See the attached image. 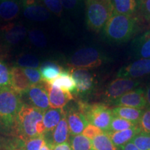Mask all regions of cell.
<instances>
[{
  "mask_svg": "<svg viewBox=\"0 0 150 150\" xmlns=\"http://www.w3.org/2000/svg\"><path fill=\"white\" fill-rule=\"evenodd\" d=\"M76 83L74 94L79 96L88 95L95 88V75L87 69L69 68Z\"/></svg>",
  "mask_w": 150,
  "mask_h": 150,
  "instance_id": "9",
  "label": "cell"
},
{
  "mask_svg": "<svg viewBox=\"0 0 150 150\" xmlns=\"http://www.w3.org/2000/svg\"><path fill=\"white\" fill-rule=\"evenodd\" d=\"M136 126H138V125L131 122L130 121L127 120L123 119V118L113 115L108 131L115 132V131H124Z\"/></svg>",
  "mask_w": 150,
  "mask_h": 150,
  "instance_id": "29",
  "label": "cell"
},
{
  "mask_svg": "<svg viewBox=\"0 0 150 150\" xmlns=\"http://www.w3.org/2000/svg\"><path fill=\"white\" fill-rule=\"evenodd\" d=\"M119 150H140L133 142H129L126 145H123L122 147H120Z\"/></svg>",
  "mask_w": 150,
  "mask_h": 150,
  "instance_id": "42",
  "label": "cell"
},
{
  "mask_svg": "<svg viewBox=\"0 0 150 150\" xmlns=\"http://www.w3.org/2000/svg\"><path fill=\"white\" fill-rule=\"evenodd\" d=\"M0 147H1V146H0Z\"/></svg>",
  "mask_w": 150,
  "mask_h": 150,
  "instance_id": "45",
  "label": "cell"
},
{
  "mask_svg": "<svg viewBox=\"0 0 150 150\" xmlns=\"http://www.w3.org/2000/svg\"><path fill=\"white\" fill-rule=\"evenodd\" d=\"M77 106L89 124L98 127L104 132L109 131L113 115L112 109L107 104L104 103L90 104L79 101L77 102Z\"/></svg>",
  "mask_w": 150,
  "mask_h": 150,
  "instance_id": "5",
  "label": "cell"
},
{
  "mask_svg": "<svg viewBox=\"0 0 150 150\" xmlns=\"http://www.w3.org/2000/svg\"><path fill=\"white\" fill-rule=\"evenodd\" d=\"M138 19L135 16L120 14L113 11L103 29L104 37L110 42H125L129 40L138 30Z\"/></svg>",
  "mask_w": 150,
  "mask_h": 150,
  "instance_id": "3",
  "label": "cell"
},
{
  "mask_svg": "<svg viewBox=\"0 0 150 150\" xmlns=\"http://www.w3.org/2000/svg\"><path fill=\"white\" fill-rule=\"evenodd\" d=\"M145 97L147 100V104L150 108V83L146 87L145 90Z\"/></svg>",
  "mask_w": 150,
  "mask_h": 150,
  "instance_id": "43",
  "label": "cell"
},
{
  "mask_svg": "<svg viewBox=\"0 0 150 150\" xmlns=\"http://www.w3.org/2000/svg\"><path fill=\"white\" fill-rule=\"evenodd\" d=\"M43 115L42 110L22 103L17 117L16 137L26 139L44 135L45 128Z\"/></svg>",
  "mask_w": 150,
  "mask_h": 150,
  "instance_id": "2",
  "label": "cell"
},
{
  "mask_svg": "<svg viewBox=\"0 0 150 150\" xmlns=\"http://www.w3.org/2000/svg\"><path fill=\"white\" fill-rule=\"evenodd\" d=\"M16 67L22 68H38L40 65L39 59L35 56L29 54H23L19 55L16 61Z\"/></svg>",
  "mask_w": 150,
  "mask_h": 150,
  "instance_id": "27",
  "label": "cell"
},
{
  "mask_svg": "<svg viewBox=\"0 0 150 150\" xmlns=\"http://www.w3.org/2000/svg\"><path fill=\"white\" fill-rule=\"evenodd\" d=\"M22 104V96L12 88H0L1 134L16 137L17 117Z\"/></svg>",
  "mask_w": 150,
  "mask_h": 150,
  "instance_id": "1",
  "label": "cell"
},
{
  "mask_svg": "<svg viewBox=\"0 0 150 150\" xmlns=\"http://www.w3.org/2000/svg\"><path fill=\"white\" fill-rule=\"evenodd\" d=\"M70 135L68 124L65 113L61 120L52 132L44 134L45 140L47 143L52 146H55L67 142Z\"/></svg>",
  "mask_w": 150,
  "mask_h": 150,
  "instance_id": "16",
  "label": "cell"
},
{
  "mask_svg": "<svg viewBox=\"0 0 150 150\" xmlns=\"http://www.w3.org/2000/svg\"><path fill=\"white\" fill-rule=\"evenodd\" d=\"M106 56L94 47L81 48L69 58L67 65L70 68L93 69L106 61Z\"/></svg>",
  "mask_w": 150,
  "mask_h": 150,
  "instance_id": "6",
  "label": "cell"
},
{
  "mask_svg": "<svg viewBox=\"0 0 150 150\" xmlns=\"http://www.w3.org/2000/svg\"><path fill=\"white\" fill-rule=\"evenodd\" d=\"M63 108H49L44 112L43 123H44L45 133H50L55 129L59 122L65 115Z\"/></svg>",
  "mask_w": 150,
  "mask_h": 150,
  "instance_id": "22",
  "label": "cell"
},
{
  "mask_svg": "<svg viewBox=\"0 0 150 150\" xmlns=\"http://www.w3.org/2000/svg\"><path fill=\"white\" fill-rule=\"evenodd\" d=\"M31 86L36 85L42 81V75L40 70L34 68H22Z\"/></svg>",
  "mask_w": 150,
  "mask_h": 150,
  "instance_id": "35",
  "label": "cell"
},
{
  "mask_svg": "<svg viewBox=\"0 0 150 150\" xmlns=\"http://www.w3.org/2000/svg\"><path fill=\"white\" fill-rule=\"evenodd\" d=\"M112 112L114 116L123 118L139 125L143 110L126 106H115L112 108Z\"/></svg>",
  "mask_w": 150,
  "mask_h": 150,
  "instance_id": "23",
  "label": "cell"
},
{
  "mask_svg": "<svg viewBox=\"0 0 150 150\" xmlns=\"http://www.w3.org/2000/svg\"><path fill=\"white\" fill-rule=\"evenodd\" d=\"M10 81L11 87L21 96L31 86L23 69L20 67H12L10 69Z\"/></svg>",
  "mask_w": 150,
  "mask_h": 150,
  "instance_id": "17",
  "label": "cell"
},
{
  "mask_svg": "<svg viewBox=\"0 0 150 150\" xmlns=\"http://www.w3.org/2000/svg\"><path fill=\"white\" fill-rule=\"evenodd\" d=\"M108 105L144 109L147 105L145 91L141 88L134 89L112 101Z\"/></svg>",
  "mask_w": 150,
  "mask_h": 150,
  "instance_id": "10",
  "label": "cell"
},
{
  "mask_svg": "<svg viewBox=\"0 0 150 150\" xmlns=\"http://www.w3.org/2000/svg\"><path fill=\"white\" fill-rule=\"evenodd\" d=\"M22 0H0V19L11 22L19 16Z\"/></svg>",
  "mask_w": 150,
  "mask_h": 150,
  "instance_id": "18",
  "label": "cell"
},
{
  "mask_svg": "<svg viewBox=\"0 0 150 150\" xmlns=\"http://www.w3.org/2000/svg\"></svg>",
  "mask_w": 150,
  "mask_h": 150,
  "instance_id": "46",
  "label": "cell"
},
{
  "mask_svg": "<svg viewBox=\"0 0 150 150\" xmlns=\"http://www.w3.org/2000/svg\"><path fill=\"white\" fill-rule=\"evenodd\" d=\"M49 11L57 16H61L63 11L61 0H40Z\"/></svg>",
  "mask_w": 150,
  "mask_h": 150,
  "instance_id": "33",
  "label": "cell"
},
{
  "mask_svg": "<svg viewBox=\"0 0 150 150\" xmlns=\"http://www.w3.org/2000/svg\"><path fill=\"white\" fill-rule=\"evenodd\" d=\"M4 150H25L17 137H13L11 140L6 141L4 143Z\"/></svg>",
  "mask_w": 150,
  "mask_h": 150,
  "instance_id": "38",
  "label": "cell"
},
{
  "mask_svg": "<svg viewBox=\"0 0 150 150\" xmlns=\"http://www.w3.org/2000/svg\"><path fill=\"white\" fill-rule=\"evenodd\" d=\"M140 84L139 81L133 79L117 78L106 86L103 93V99L108 105L122 95L135 89Z\"/></svg>",
  "mask_w": 150,
  "mask_h": 150,
  "instance_id": "7",
  "label": "cell"
},
{
  "mask_svg": "<svg viewBox=\"0 0 150 150\" xmlns=\"http://www.w3.org/2000/svg\"><path fill=\"white\" fill-rule=\"evenodd\" d=\"M63 8L66 10H72L77 6L80 0H61Z\"/></svg>",
  "mask_w": 150,
  "mask_h": 150,
  "instance_id": "40",
  "label": "cell"
},
{
  "mask_svg": "<svg viewBox=\"0 0 150 150\" xmlns=\"http://www.w3.org/2000/svg\"><path fill=\"white\" fill-rule=\"evenodd\" d=\"M52 86L59 88L63 91L74 93L76 90V83L69 70H63L59 76L55 79L49 82Z\"/></svg>",
  "mask_w": 150,
  "mask_h": 150,
  "instance_id": "24",
  "label": "cell"
},
{
  "mask_svg": "<svg viewBox=\"0 0 150 150\" xmlns=\"http://www.w3.org/2000/svg\"><path fill=\"white\" fill-rule=\"evenodd\" d=\"M11 87L10 70L3 60L0 59V88Z\"/></svg>",
  "mask_w": 150,
  "mask_h": 150,
  "instance_id": "34",
  "label": "cell"
},
{
  "mask_svg": "<svg viewBox=\"0 0 150 150\" xmlns=\"http://www.w3.org/2000/svg\"><path fill=\"white\" fill-rule=\"evenodd\" d=\"M134 56L138 59H150V31L136 38L133 43Z\"/></svg>",
  "mask_w": 150,
  "mask_h": 150,
  "instance_id": "21",
  "label": "cell"
},
{
  "mask_svg": "<svg viewBox=\"0 0 150 150\" xmlns=\"http://www.w3.org/2000/svg\"><path fill=\"white\" fill-rule=\"evenodd\" d=\"M23 14L26 18L34 22H43L50 18V11L40 0H22Z\"/></svg>",
  "mask_w": 150,
  "mask_h": 150,
  "instance_id": "13",
  "label": "cell"
},
{
  "mask_svg": "<svg viewBox=\"0 0 150 150\" xmlns=\"http://www.w3.org/2000/svg\"><path fill=\"white\" fill-rule=\"evenodd\" d=\"M29 39L33 45L39 48H43L46 46L47 40L44 33L39 29H33L28 33Z\"/></svg>",
  "mask_w": 150,
  "mask_h": 150,
  "instance_id": "31",
  "label": "cell"
},
{
  "mask_svg": "<svg viewBox=\"0 0 150 150\" xmlns=\"http://www.w3.org/2000/svg\"><path fill=\"white\" fill-rule=\"evenodd\" d=\"M111 2L116 13L135 16L140 10L142 0H111Z\"/></svg>",
  "mask_w": 150,
  "mask_h": 150,
  "instance_id": "20",
  "label": "cell"
},
{
  "mask_svg": "<svg viewBox=\"0 0 150 150\" xmlns=\"http://www.w3.org/2000/svg\"><path fill=\"white\" fill-rule=\"evenodd\" d=\"M53 147L54 146H52V145H50V144L47 143V142L45 141V143L42 145V147H40V150H52Z\"/></svg>",
  "mask_w": 150,
  "mask_h": 150,
  "instance_id": "44",
  "label": "cell"
},
{
  "mask_svg": "<svg viewBox=\"0 0 150 150\" xmlns=\"http://www.w3.org/2000/svg\"><path fill=\"white\" fill-rule=\"evenodd\" d=\"M91 141L95 150H119L105 132L95 137Z\"/></svg>",
  "mask_w": 150,
  "mask_h": 150,
  "instance_id": "26",
  "label": "cell"
},
{
  "mask_svg": "<svg viewBox=\"0 0 150 150\" xmlns=\"http://www.w3.org/2000/svg\"><path fill=\"white\" fill-rule=\"evenodd\" d=\"M86 5V21L92 31L104 29L113 13L111 0H84Z\"/></svg>",
  "mask_w": 150,
  "mask_h": 150,
  "instance_id": "4",
  "label": "cell"
},
{
  "mask_svg": "<svg viewBox=\"0 0 150 150\" xmlns=\"http://www.w3.org/2000/svg\"><path fill=\"white\" fill-rule=\"evenodd\" d=\"M149 74H150V59H140L121 67L117 73V77L136 79Z\"/></svg>",
  "mask_w": 150,
  "mask_h": 150,
  "instance_id": "12",
  "label": "cell"
},
{
  "mask_svg": "<svg viewBox=\"0 0 150 150\" xmlns=\"http://www.w3.org/2000/svg\"><path fill=\"white\" fill-rule=\"evenodd\" d=\"M140 150H150V134L141 131L131 140Z\"/></svg>",
  "mask_w": 150,
  "mask_h": 150,
  "instance_id": "32",
  "label": "cell"
},
{
  "mask_svg": "<svg viewBox=\"0 0 150 150\" xmlns=\"http://www.w3.org/2000/svg\"><path fill=\"white\" fill-rule=\"evenodd\" d=\"M27 29L23 24L9 22L0 28V42L7 50L21 42L27 35Z\"/></svg>",
  "mask_w": 150,
  "mask_h": 150,
  "instance_id": "8",
  "label": "cell"
},
{
  "mask_svg": "<svg viewBox=\"0 0 150 150\" xmlns=\"http://www.w3.org/2000/svg\"><path fill=\"white\" fill-rule=\"evenodd\" d=\"M70 142L72 150H95L91 140L82 134L71 137Z\"/></svg>",
  "mask_w": 150,
  "mask_h": 150,
  "instance_id": "28",
  "label": "cell"
},
{
  "mask_svg": "<svg viewBox=\"0 0 150 150\" xmlns=\"http://www.w3.org/2000/svg\"><path fill=\"white\" fill-rule=\"evenodd\" d=\"M23 95L27 97L30 103L29 105L39 108L42 111L45 112L50 107L47 91L45 87L43 81L36 85L31 86L22 96Z\"/></svg>",
  "mask_w": 150,
  "mask_h": 150,
  "instance_id": "11",
  "label": "cell"
},
{
  "mask_svg": "<svg viewBox=\"0 0 150 150\" xmlns=\"http://www.w3.org/2000/svg\"><path fill=\"white\" fill-rule=\"evenodd\" d=\"M18 139L25 150H40L42 145L45 142L44 135L26 139Z\"/></svg>",
  "mask_w": 150,
  "mask_h": 150,
  "instance_id": "30",
  "label": "cell"
},
{
  "mask_svg": "<svg viewBox=\"0 0 150 150\" xmlns=\"http://www.w3.org/2000/svg\"><path fill=\"white\" fill-rule=\"evenodd\" d=\"M52 150H72L70 144L68 142H65L64 143L60 145H55L53 147Z\"/></svg>",
  "mask_w": 150,
  "mask_h": 150,
  "instance_id": "41",
  "label": "cell"
},
{
  "mask_svg": "<svg viewBox=\"0 0 150 150\" xmlns=\"http://www.w3.org/2000/svg\"><path fill=\"white\" fill-rule=\"evenodd\" d=\"M43 83L47 91L50 106L51 108H63L73 99V96L70 92L56 88L45 81H43Z\"/></svg>",
  "mask_w": 150,
  "mask_h": 150,
  "instance_id": "15",
  "label": "cell"
},
{
  "mask_svg": "<svg viewBox=\"0 0 150 150\" xmlns=\"http://www.w3.org/2000/svg\"><path fill=\"white\" fill-rule=\"evenodd\" d=\"M141 131V129L138 125L124 131H115V132L107 131L105 133L108 135L114 145L119 149L120 147H122L123 145L130 142L136 135L140 134Z\"/></svg>",
  "mask_w": 150,
  "mask_h": 150,
  "instance_id": "19",
  "label": "cell"
},
{
  "mask_svg": "<svg viewBox=\"0 0 150 150\" xmlns=\"http://www.w3.org/2000/svg\"><path fill=\"white\" fill-rule=\"evenodd\" d=\"M63 70V67L54 62H45L41 65L40 72L42 75V81L50 82L55 79Z\"/></svg>",
  "mask_w": 150,
  "mask_h": 150,
  "instance_id": "25",
  "label": "cell"
},
{
  "mask_svg": "<svg viewBox=\"0 0 150 150\" xmlns=\"http://www.w3.org/2000/svg\"><path fill=\"white\" fill-rule=\"evenodd\" d=\"M140 11L144 18L150 22V0H142Z\"/></svg>",
  "mask_w": 150,
  "mask_h": 150,
  "instance_id": "39",
  "label": "cell"
},
{
  "mask_svg": "<svg viewBox=\"0 0 150 150\" xmlns=\"http://www.w3.org/2000/svg\"><path fill=\"white\" fill-rule=\"evenodd\" d=\"M65 112L71 136H76L83 133L89 123L78 106L72 105L65 110Z\"/></svg>",
  "mask_w": 150,
  "mask_h": 150,
  "instance_id": "14",
  "label": "cell"
},
{
  "mask_svg": "<svg viewBox=\"0 0 150 150\" xmlns=\"http://www.w3.org/2000/svg\"><path fill=\"white\" fill-rule=\"evenodd\" d=\"M139 127L142 131L150 134V108H147L142 112Z\"/></svg>",
  "mask_w": 150,
  "mask_h": 150,
  "instance_id": "36",
  "label": "cell"
},
{
  "mask_svg": "<svg viewBox=\"0 0 150 150\" xmlns=\"http://www.w3.org/2000/svg\"><path fill=\"white\" fill-rule=\"evenodd\" d=\"M104 132L102 129H100L98 127L94 126L93 125L88 124L87 127L84 129L83 131V134L84 136L88 138L90 140H93L95 137H96L98 135L102 134Z\"/></svg>",
  "mask_w": 150,
  "mask_h": 150,
  "instance_id": "37",
  "label": "cell"
}]
</instances>
